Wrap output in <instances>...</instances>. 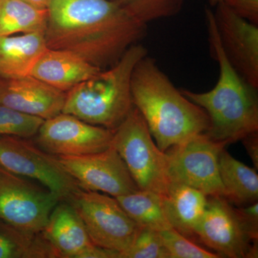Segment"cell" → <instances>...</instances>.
Instances as JSON below:
<instances>
[{"mask_svg":"<svg viewBox=\"0 0 258 258\" xmlns=\"http://www.w3.org/2000/svg\"><path fill=\"white\" fill-rule=\"evenodd\" d=\"M235 210L248 231L249 235L252 236L254 240H258L257 202L247 206L235 208Z\"/></svg>","mask_w":258,"mask_h":258,"instance_id":"cell-28","label":"cell"},{"mask_svg":"<svg viewBox=\"0 0 258 258\" xmlns=\"http://www.w3.org/2000/svg\"><path fill=\"white\" fill-rule=\"evenodd\" d=\"M209 44L220 69L218 81L208 92L180 89L201 107L210 118L206 133L212 140L228 145L258 132L257 88L249 85L232 67L222 48L213 10L205 8Z\"/></svg>","mask_w":258,"mask_h":258,"instance_id":"cell-3","label":"cell"},{"mask_svg":"<svg viewBox=\"0 0 258 258\" xmlns=\"http://www.w3.org/2000/svg\"><path fill=\"white\" fill-rule=\"evenodd\" d=\"M47 11V48L71 51L101 69L147 34V24L112 0H52Z\"/></svg>","mask_w":258,"mask_h":258,"instance_id":"cell-1","label":"cell"},{"mask_svg":"<svg viewBox=\"0 0 258 258\" xmlns=\"http://www.w3.org/2000/svg\"><path fill=\"white\" fill-rule=\"evenodd\" d=\"M93 244L123 252L133 243L141 227L118 200L98 191L79 190L69 200Z\"/></svg>","mask_w":258,"mask_h":258,"instance_id":"cell-8","label":"cell"},{"mask_svg":"<svg viewBox=\"0 0 258 258\" xmlns=\"http://www.w3.org/2000/svg\"><path fill=\"white\" fill-rule=\"evenodd\" d=\"M24 1L38 9L47 10L52 3V0H24Z\"/></svg>","mask_w":258,"mask_h":258,"instance_id":"cell-30","label":"cell"},{"mask_svg":"<svg viewBox=\"0 0 258 258\" xmlns=\"http://www.w3.org/2000/svg\"><path fill=\"white\" fill-rule=\"evenodd\" d=\"M222 3L240 18L258 25V0H224Z\"/></svg>","mask_w":258,"mask_h":258,"instance_id":"cell-27","label":"cell"},{"mask_svg":"<svg viewBox=\"0 0 258 258\" xmlns=\"http://www.w3.org/2000/svg\"><path fill=\"white\" fill-rule=\"evenodd\" d=\"M195 235L221 257H258V240L249 235L235 207L223 197H208Z\"/></svg>","mask_w":258,"mask_h":258,"instance_id":"cell-10","label":"cell"},{"mask_svg":"<svg viewBox=\"0 0 258 258\" xmlns=\"http://www.w3.org/2000/svg\"><path fill=\"white\" fill-rule=\"evenodd\" d=\"M219 172L225 198L236 206H247L257 202L258 175L255 169L246 166L230 155L225 148L219 156Z\"/></svg>","mask_w":258,"mask_h":258,"instance_id":"cell-19","label":"cell"},{"mask_svg":"<svg viewBox=\"0 0 258 258\" xmlns=\"http://www.w3.org/2000/svg\"><path fill=\"white\" fill-rule=\"evenodd\" d=\"M58 158L85 191L106 193L117 198L139 190L124 161L112 146L94 154Z\"/></svg>","mask_w":258,"mask_h":258,"instance_id":"cell-12","label":"cell"},{"mask_svg":"<svg viewBox=\"0 0 258 258\" xmlns=\"http://www.w3.org/2000/svg\"><path fill=\"white\" fill-rule=\"evenodd\" d=\"M115 198L139 227L158 232L172 228L166 217L162 195L139 189Z\"/></svg>","mask_w":258,"mask_h":258,"instance_id":"cell-20","label":"cell"},{"mask_svg":"<svg viewBox=\"0 0 258 258\" xmlns=\"http://www.w3.org/2000/svg\"><path fill=\"white\" fill-rule=\"evenodd\" d=\"M44 120L0 104V136L31 138L36 135Z\"/></svg>","mask_w":258,"mask_h":258,"instance_id":"cell-24","label":"cell"},{"mask_svg":"<svg viewBox=\"0 0 258 258\" xmlns=\"http://www.w3.org/2000/svg\"><path fill=\"white\" fill-rule=\"evenodd\" d=\"M142 23L170 18L181 11L184 0H112Z\"/></svg>","mask_w":258,"mask_h":258,"instance_id":"cell-23","label":"cell"},{"mask_svg":"<svg viewBox=\"0 0 258 258\" xmlns=\"http://www.w3.org/2000/svg\"><path fill=\"white\" fill-rule=\"evenodd\" d=\"M111 146L124 161L139 189L165 195L170 182L165 152L154 142L135 106L115 129Z\"/></svg>","mask_w":258,"mask_h":258,"instance_id":"cell-5","label":"cell"},{"mask_svg":"<svg viewBox=\"0 0 258 258\" xmlns=\"http://www.w3.org/2000/svg\"><path fill=\"white\" fill-rule=\"evenodd\" d=\"M101 70L71 51L47 48L30 76L67 93Z\"/></svg>","mask_w":258,"mask_h":258,"instance_id":"cell-15","label":"cell"},{"mask_svg":"<svg viewBox=\"0 0 258 258\" xmlns=\"http://www.w3.org/2000/svg\"><path fill=\"white\" fill-rule=\"evenodd\" d=\"M66 93L32 76L0 78V104L46 120L62 113Z\"/></svg>","mask_w":258,"mask_h":258,"instance_id":"cell-14","label":"cell"},{"mask_svg":"<svg viewBox=\"0 0 258 258\" xmlns=\"http://www.w3.org/2000/svg\"><path fill=\"white\" fill-rule=\"evenodd\" d=\"M161 240L170 258H219V254L200 247L173 228L161 231Z\"/></svg>","mask_w":258,"mask_h":258,"instance_id":"cell-26","label":"cell"},{"mask_svg":"<svg viewBox=\"0 0 258 258\" xmlns=\"http://www.w3.org/2000/svg\"><path fill=\"white\" fill-rule=\"evenodd\" d=\"M47 15L24 0H0V36L45 31Z\"/></svg>","mask_w":258,"mask_h":258,"instance_id":"cell-21","label":"cell"},{"mask_svg":"<svg viewBox=\"0 0 258 258\" xmlns=\"http://www.w3.org/2000/svg\"><path fill=\"white\" fill-rule=\"evenodd\" d=\"M208 198L195 188L170 181L163 200L171 227L194 240L196 237L195 228L205 212Z\"/></svg>","mask_w":258,"mask_h":258,"instance_id":"cell-18","label":"cell"},{"mask_svg":"<svg viewBox=\"0 0 258 258\" xmlns=\"http://www.w3.org/2000/svg\"><path fill=\"white\" fill-rule=\"evenodd\" d=\"M132 100L162 152L210 128L208 115L174 86L152 57L144 56L132 74Z\"/></svg>","mask_w":258,"mask_h":258,"instance_id":"cell-2","label":"cell"},{"mask_svg":"<svg viewBox=\"0 0 258 258\" xmlns=\"http://www.w3.org/2000/svg\"><path fill=\"white\" fill-rule=\"evenodd\" d=\"M113 132L60 113L44 120L35 139L39 147L55 157H78L106 150L111 146Z\"/></svg>","mask_w":258,"mask_h":258,"instance_id":"cell-11","label":"cell"},{"mask_svg":"<svg viewBox=\"0 0 258 258\" xmlns=\"http://www.w3.org/2000/svg\"><path fill=\"white\" fill-rule=\"evenodd\" d=\"M223 1L224 0H209V3L212 7H215L217 4L222 3Z\"/></svg>","mask_w":258,"mask_h":258,"instance_id":"cell-31","label":"cell"},{"mask_svg":"<svg viewBox=\"0 0 258 258\" xmlns=\"http://www.w3.org/2000/svg\"><path fill=\"white\" fill-rule=\"evenodd\" d=\"M47 49L45 31L0 36V78L30 76Z\"/></svg>","mask_w":258,"mask_h":258,"instance_id":"cell-17","label":"cell"},{"mask_svg":"<svg viewBox=\"0 0 258 258\" xmlns=\"http://www.w3.org/2000/svg\"><path fill=\"white\" fill-rule=\"evenodd\" d=\"M147 55L142 44L129 47L114 64L66 93L62 113L114 131L134 108L132 74L137 62Z\"/></svg>","mask_w":258,"mask_h":258,"instance_id":"cell-4","label":"cell"},{"mask_svg":"<svg viewBox=\"0 0 258 258\" xmlns=\"http://www.w3.org/2000/svg\"><path fill=\"white\" fill-rule=\"evenodd\" d=\"M226 146L204 133L169 148L164 152L169 181L187 185L207 197H224L219 156Z\"/></svg>","mask_w":258,"mask_h":258,"instance_id":"cell-7","label":"cell"},{"mask_svg":"<svg viewBox=\"0 0 258 258\" xmlns=\"http://www.w3.org/2000/svg\"><path fill=\"white\" fill-rule=\"evenodd\" d=\"M120 258H170V256L159 232L141 227L133 243L120 252Z\"/></svg>","mask_w":258,"mask_h":258,"instance_id":"cell-25","label":"cell"},{"mask_svg":"<svg viewBox=\"0 0 258 258\" xmlns=\"http://www.w3.org/2000/svg\"><path fill=\"white\" fill-rule=\"evenodd\" d=\"M60 198L36 181L0 166V220L28 233H41Z\"/></svg>","mask_w":258,"mask_h":258,"instance_id":"cell-9","label":"cell"},{"mask_svg":"<svg viewBox=\"0 0 258 258\" xmlns=\"http://www.w3.org/2000/svg\"><path fill=\"white\" fill-rule=\"evenodd\" d=\"M247 154L253 163L254 169H258V132L244 137L241 140Z\"/></svg>","mask_w":258,"mask_h":258,"instance_id":"cell-29","label":"cell"},{"mask_svg":"<svg viewBox=\"0 0 258 258\" xmlns=\"http://www.w3.org/2000/svg\"><path fill=\"white\" fill-rule=\"evenodd\" d=\"M60 202L51 212L41 233L57 257L79 258L93 242L72 205Z\"/></svg>","mask_w":258,"mask_h":258,"instance_id":"cell-16","label":"cell"},{"mask_svg":"<svg viewBox=\"0 0 258 258\" xmlns=\"http://www.w3.org/2000/svg\"><path fill=\"white\" fill-rule=\"evenodd\" d=\"M0 166L15 175L36 181L69 201L79 189L59 158L32 143L29 139L0 136Z\"/></svg>","mask_w":258,"mask_h":258,"instance_id":"cell-6","label":"cell"},{"mask_svg":"<svg viewBox=\"0 0 258 258\" xmlns=\"http://www.w3.org/2000/svg\"><path fill=\"white\" fill-rule=\"evenodd\" d=\"M213 13L229 62L246 82L258 88V25L240 18L224 3Z\"/></svg>","mask_w":258,"mask_h":258,"instance_id":"cell-13","label":"cell"},{"mask_svg":"<svg viewBox=\"0 0 258 258\" xmlns=\"http://www.w3.org/2000/svg\"><path fill=\"white\" fill-rule=\"evenodd\" d=\"M0 258H57V255L42 233H28L0 220Z\"/></svg>","mask_w":258,"mask_h":258,"instance_id":"cell-22","label":"cell"}]
</instances>
